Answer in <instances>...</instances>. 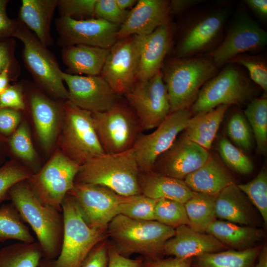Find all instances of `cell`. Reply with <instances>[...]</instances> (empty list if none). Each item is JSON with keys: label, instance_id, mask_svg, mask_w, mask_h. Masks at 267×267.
Here are the masks:
<instances>
[{"label": "cell", "instance_id": "obj_27", "mask_svg": "<svg viewBox=\"0 0 267 267\" xmlns=\"http://www.w3.org/2000/svg\"><path fill=\"white\" fill-rule=\"evenodd\" d=\"M138 183L141 194L154 199H166L184 204L194 193L183 180L153 171L140 172Z\"/></svg>", "mask_w": 267, "mask_h": 267}, {"label": "cell", "instance_id": "obj_18", "mask_svg": "<svg viewBox=\"0 0 267 267\" xmlns=\"http://www.w3.org/2000/svg\"><path fill=\"white\" fill-rule=\"evenodd\" d=\"M27 90V101L39 141L50 151L58 139L63 116V103L44 94L29 82H21Z\"/></svg>", "mask_w": 267, "mask_h": 267}, {"label": "cell", "instance_id": "obj_46", "mask_svg": "<svg viewBox=\"0 0 267 267\" xmlns=\"http://www.w3.org/2000/svg\"><path fill=\"white\" fill-rule=\"evenodd\" d=\"M26 106L24 88L22 82L9 85L0 94V108L23 110Z\"/></svg>", "mask_w": 267, "mask_h": 267}, {"label": "cell", "instance_id": "obj_39", "mask_svg": "<svg viewBox=\"0 0 267 267\" xmlns=\"http://www.w3.org/2000/svg\"><path fill=\"white\" fill-rule=\"evenodd\" d=\"M155 221L175 229L189 224L184 204L174 200L158 199L155 209Z\"/></svg>", "mask_w": 267, "mask_h": 267}, {"label": "cell", "instance_id": "obj_43", "mask_svg": "<svg viewBox=\"0 0 267 267\" xmlns=\"http://www.w3.org/2000/svg\"><path fill=\"white\" fill-rule=\"evenodd\" d=\"M228 63L242 65L246 68L248 71L250 80L267 93V65L263 59L258 56L241 54L231 59Z\"/></svg>", "mask_w": 267, "mask_h": 267}, {"label": "cell", "instance_id": "obj_4", "mask_svg": "<svg viewBox=\"0 0 267 267\" xmlns=\"http://www.w3.org/2000/svg\"><path fill=\"white\" fill-rule=\"evenodd\" d=\"M109 235L120 254L154 255L162 253L165 242L174 236L175 229L156 221L115 216L108 224Z\"/></svg>", "mask_w": 267, "mask_h": 267}, {"label": "cell", "instance_id": "obj_23", "mask_svg": "<svg viewBox=\"0 0 267 267\" xmlns=\"http://www.w3.org/2000/svg\"><path fill=\"white\" fill-rule=\"evenodd\" d=\"M228 249L212 235L197 232L183 225L175 228L174 236L165 242L162 253L185 259Z\"/></svg>", "mask_w": 267, "mask_h": 267}, {"label": "cell", "instance_id": "obj_56", "mask_svg": "<svg viewBox=\"0 0 267 267\" xmlns=\"http://www.w3.org/2000/svg\"><path fill=\"white\" fill-rule=\"evenodd\" d=\"M257 262L254 264L253 267H267V247L264 245L261 247L257 259Z\"/></svg>", "mask_w": 267, "mask_h": 267}, {"label": "cell", "instance_id": "obj_16", "mask_svg": "<svg viewBox=\"0 0 267 267\" xmlns=\"http://www.w3.org/2000/svg\"><path fill=\"white\" fill-rule=\"evenodd\" d=\"M55 26L58 44L62 47L85 44L109 49L117 41L120 25L95 17L77 19L60 16L55 20Z\"/></svg>", "mask_w": 267, "mask_h": 267}, {"label": "cell", "instance_id": "obj_30", "mask_svg": "<svg viewBox=\"0 0 267 267\" xmlns=\"http://www.w3.org/2000/svg\"><path fill=\"white\" fill-rule=\"evenodd\" d=\"M229 107L221 105L208 112L191 116L183 133L189 139L208 150Z\"/></svg>", "mask_w": 267, "mask_h": 267}, {"label": "cell", "instance_id": "obj_28", "mask_svg": "<svg viewBox=\"0 0 267 267\" xmlns=\"http://www.w3.org/2000/svg\"><path fill=\"white\" fill-rule=\"evenodd\" d=\"M108 52L109 49L76 44L63 47L61 58L68 74L99 76Z\"/></svg>", "mask_w": 267, "mask_h": 267}, {"label": "cell", "instance_id": "obj_21", "mask_svg": "<svg viewBox=\"0 0 267 267\" xmlns=\"http://www.w3.org/2000/svg\"><path fill=\"white\" fill-rule=\"evenodd\" d=\"M175 29L170 21L149 34L135 35L139 53L137 82L149 79L161 70L171 49Z\"/></svg>", "mask_w": 267, "mask_h": 267}, {"label": "cell", "instance_id": "obj_52", "mask_svg": "<svg viewBox=\"0 0 267 267\" xmlns=\"http://www.w3.org/2000/svg\"><path fill=\"white\" fill-rule=\"evenodd\" d=\"M192 258L171 257L148 262L146 267H191Z\"/></svg>", "mask_w": 267, "mask_h": 267}, {"label": "cell", "instance_id": "obj_49", "mask_svg": "<svg viewBox=\"0 0 267 267\" xmlns=\"http://www.w3.org/2000/svg\"><path fill=\"white\" fill-rule=\"evenodd\" d=\"M97 245L89 253L80 267H107L108 253L106 246L104 244Z\"/></svg>", "mask_w": 267, "mask_h": 267}, {"label": "cell", "instance_id": "obj_26", "mask_svg": "<svg viewBox=\"0 0 267 267\" xmlns=\"http://www.w3.org/2000/svg\"><path fill=\"white\" fill-rule=\"evenodd\" d=\"M215 212L217 218L241 225L253 226L256 222L249 201L235 183L216 196Z\"/></svg>", "mask_w": 267, "mask_h": 267}, {"label": "cell", "instance_id": "obj_25", "mask_svg": "<svg viewBox=\"0 0 267 267\" xmlns=\"http://www.w3.org/2000/svg\"><path fill=\"white\" fill-rule=\"evenodd\" d=\"M183 180L193 192L215 197L224 188L235 183L225 166L211 154L201 167L188 175Z\"/></svg>", "mask_w": 267, "mask_h": 267}, {"label": "cell", "instance_id": "obj_32", "mask_svg": "<svg viewBox=\"0 0 267 267\" xmlns=\"http://www.w3.org/2000/svg\"><path fill=\"white\" fill-rule=\"evenodd\" d=\"M44 258L38 242H19L0 248V267H38Z\"/></svg>", "mask_w": 267, "mask_h": 267}, {"label": "cell", "instance_id": "obj_47", "mask_svg": "<svg viewBox=\"0 0 267 267\" xmlns=\"http://www.w3.org/2000/svg\"><path fill=\"white\" fill-rule=\"evenodd\" d=\"M21 119L20 111L0 108V133L11 135L19 126Z\"/></svg>", "mask_w": 267, "mask_h": 267}, {"label": "cell", "instance_id": "obj_37", "mask_svg": "<svg viewBox=\"0 0 267 267\" xmlns=\"http://www.w3.org/2000/svg\"><path fill=\"white\" fill-rule=\"evenodd\" d=\"M9 145L13 154L32 168L33 174L38 172L35 165L37 154L32 143L29 127L26 122L20 123L11 135Z\"/></svg>", "mask_w": 267, "mask_h": 267}, {"label": "cell", "instance_id": "obj_58", "mask_svg": "<svg viewBox=\"0 0 267 267\" xmlns=\"http://www.w3.org/2000/svg\"><path fill=\"white\" fill-rule=\"evenodd\" d=\"M38 267H56L54 260L43 258L40 262Z\"/></svg>", "mask_w": 267, "mask_h": 267}, {"label": "cell", "instance_id": "obj_11", "mask_svg": "<svg viewBox=\"0 0 267 267\" xmlns=\"http://www.w3.org/2000/svg\"><path fill=\"white\" fill-rule=\"evenodd\" d=\"M228 10L218 8L196 13L184 24L175 50V58H183L214 49L221 39Z\"/></svg>", "mask_w": 267, "mask_h": 267}, {"label": "cell", "instance_id": "obj_36", "mask_svg": "<svg viewBox=\"0 0 267 267\" xmlns=\"http://www.w3.org/2000/svg\"><path fill=\"white\" fill-rule=\"evenodd\" d=\"M217 150L224 165L233 171L246 175L254 170V164L251 159L226 137L220 138Z\"/></svg>", "mask_w": 267, "mask_h": 267}, {"label": "cell", "instance_id": "obj_51", "mask_svg": "<svg viewBox=\"0 0 267 267\" xmlns=\"http://www.w3.org/2000/svg\"><path fill=\"white\" fill-rule=\"evenodd\" d=\"M141 266L140 261L126 258L115 250H112L108 254L107 267H141Z\"/></svg>", "mask_w": 267, "mask_h": 267}, {"label": "cell", "instance_id": "obj_50", "mask_svg": "<svg viewBox=\"0 0 267 267\" xmlns=\"http://www.w3.org/2000/svg\"><path fill=\"white\" fill-rule=\"evenodd\" d=\"M14 41L11 39H0V71L11 68L16 62L14 56Z\"/></svg>", "mask_w": 267, "mask_h": 267}, {"label": "cell", "instance_id": "obj_24", "mask_svg": "<svg viewBox=\"0 0 267 267\" xmlns=\"http://www.w3.org/2000/svg\"><path fill=\"white\" fill-rule=\"evenodd\" d=\"M59 0H22L18 20L44 46L53 43L51 35V20Z\"/></svg>", "mask_w": 267, "mask_h": 267}, {"label": "cell", "instance_id": "obj_53", "mask_svg": "<svg viewBox=\"0 0 267 267\" xmlns=\"http://www.w3.org/2000/svg\"><path fill=\"white\" fill-rule=\"evenodd\" d=\"M199 0H172L169 1L170 15H178L182 14L186 10L202 2Z\"/></svg>", "mask_w": 267, "mask_h": 267}, {"label": "cell", "instance_id": "obj_41", "mask_svg": "<svg viewBox=\"0 0 267 267\" xmlns=\"http://www.w3.org/2000/svg\"><path fill=\"white\" fill-rule=\"evenodd\" d=\"M227 134L237 147L249 151L253 146V134L244 115L235 112L230 117L227 125Z\"/></svg>", "mask_w": 267, "mask_h": 267}, {"label": "cell", "instance_id": "obj_13", "mask_svg": "<svg viewBox=\"0 0 267 267\" xmlns=\"http://www.w3.org/2000/svg\"><path fill=\"white\" fill-rule=\"evenodd\" d=\"M68 194L74 199L86 223L91 227L104 229L119 215L127 197L99 185L75 182Z\"/></svg>", "mask_w": 267, "mask_h": 267}, {"label": "cell", "instance_id": "obj_20", "mask_svg": "<svg viewBox=\"0 0 267 267\" xmlns=\"http://www.w3.org/2000/svg\"><path fill=\"white\" fill-rule=\"evenodd\" d=\"M60 75L68 87V100L92 113L109 109L119 96L100 75H76L62 71Z\"/></svg>", "mask_w": 267, "mask_h": 267}, {"label": "cell", "instance_id": "obj_1", "mask_svg": "<svg viewBox=\"0 0 267 267\" xmlns=\"http://www.w3.org/2000/svg\"><path fill=\"white\" fill-rule=\"evenodd\" d=\"M8 197L23 221L35 234L44 258L56 259L62 242V212L42 202L27 180L15 184L10 189Z\"/></svg>", "mask_w": 267, "mask_h": 267}, {"label": "cell", "instance_id": "obj_44", "mask_svg": "<svg viewBox=\"0 0 267 267\" xmlns=\"http://www.w3.org/2000/svg\"><path fill=\"white\" fill-rule=\"evenodd\" d=\"M97 0H59L58 8L60 16L94 17Z\"/></svg>", "mask_w": 267, "mask_h": 267}, {"label": "cell", "instance_id": "obj_55", "mask_svg": "<svg viewBox=\"0 0 267 267\" xmlns=\"http://www.w3.org/2000/svg\"><path fill=\"white\" fill-rule=\"evenodd\" d=\"M11 68H6L0 71V94L9 85Z\"/></svg>", "mask_w": 267, "mask_h": 267}, {"label": "cell", "instance_id": "obj_2", "mask_svg": "<svg viewBox=\"0 0 267 267\" xmlns=\"http://www.w3.org/2000/svg\"><path fill=\"white\" fill-rule=\"evenodd\" d=\"M131 148L116 154H103L80 166L75 182L99 185L128 197L140 194V173Z\"/></svg>", "mask_w": 267, "mask_h": 267}, {"label": "cell", "instance_id": "obj_7", "mask_svg": "<svg viewBox=\"0 0 267 267\" xmlns=\"http://www.w3.org/2000/svg\"><path fill=\"white\" fill-rule=\"evenodd\" d=\"M13 37L23 44L22 59L36 86L55 99L68 100V91L60 75L62 70L54 55L20 21Z\"/></svg>", "mask_w": 267, "mask_h": 267}, {"label": "cell", "instance_id": "obj_14", "mask_svg": "<svg viewBox=\"0 0 267 267\" xmlns=\"http://www.w3.org/2000/svg\"><path fill=\"white\" fill-rule=\"evenodd\" d=\"M191 116L190 109L171 112L154 131L139 136L133 148L140 172L152 170L158 157L173 145Z\"/></svg>", "mask_w": 267, "mask_h": 267}, {"label": "cell", "instance_id": "obj_10", "mask_svg": "<svg viewBox=\"0 0 267 267\" xmlns=\"http://www.w3.org/2000/svg\"><path fill=\"white\" fill-rule=\"evenodd\" d=\"M80 167L57 149L27 181L42 202L62 212V202L74 186Z\"/></svg>", "mask_w": 267, "mask_h": 267}, {"label": "cell", "instance_id": "obj_33", "mask_svg": "<svg viewBox=\"0 0 267 267\" xmlns=\"http://www.w3.org/2000/svg\"><path fill=\"white\" fill-rule=\"evenodd\" d=\"M216 198L194 192L184 204L191 228L197 232L205 233L208 225L216 220Z\"/></svg>", "mask_w": 267, "mask_h": 267}, {"label": "cell", "instance_id": "obj_54", "mask_svg": "<svg viewBox=\"0 0 267 267\" xmlns=\"http://www.w3.org/2000/svg\"><path fill=\"white\" fill-rule=\"evenodd\" d=\"M243 1L258 18L263 21L267 20V0H245Z\"/></svg>", "mask_w": 267, "mask_h": 267}, {"label": "cell", "instance_id": "obj_9", "mask_svg": "<svg viewBox=\"0 0 267 267\" xmlns=\"http://www.w3.org/2000/svg\"><path fill=\"white\" fill-rule=\"evenodd\" d=\"M250 80L237 64H227L202 86L190 107L192 115L208 112L221 105H240L250 100L254 94Z\"/></svg>", "mask_w": 267, "mask_h": 267}, {"label": "cell", "instance_id": "obj_17", "mask_svg": "<svg viewBox=\"0 0 267 267\" xmlns=\"http://www.w3.org/2000/svg\"><path fill=\"white\" fill-rule=\"evenodd\" d=\"M138 56L135 35L117 41L109 49L100 75L117 95L124 96L137 82Z\"/></svg>", "mask_w": 267, "mask_h": 267}, {"label": "cell", "instance_id": "obj_22", "mask_svg": "<svg viewBox=\"0 0 267 267\" xmlns=\"http://www.w3.org/2000/svg\"><path fill=\"white\" fill-rule=\"evenodd\" d=\"M169 0H139L120 26L117 40L145 35L170 21Z\"/></svg>", "mask_w": 267, "mask_h": 267}, {"label": "cell", "instance_id": "obj_42", "mask_svg": "<svg viewBox=\"0 0 267 267\" xmlns=\"http://www.w3.org/2000/svg\"><path fill=\"white\" fill-rule=\"evenodd\" d=\"M32 174L28 168L15 162L0 167V204L9 200L8 192L15 184L28 179Z\"/></svg>", "mask_w": 267, "mask_h": 267}, {"label": "cell", "instance_id": "obj_8", "mask_svg": "<svg viewBox=\"0 0 267 267\" xmlns=\"http://www.w3.org/2000/svg\"><path fill=\"white\" fill-rule=\"evenodd\" d=\"M92 113L94 127L105 154L132 148L143 134L137 117L126 100L118 98L109 109Z\"/></svg>", "mask_w": 267, "mask_h": 267}, {"label": "cell", "instance_id": "obj_3", "mask_svg": "<svg viewBox=\"0 0 267 267\" xmlns=\"http://www.w3.org/2000/svg\"><path fill=\"white\" fill-rule=\"evenodd\" d=\"M218 68L206 55L169 60L162 72L171 112L189 109L202 86L217 74Z\"/></svg>", "mask_w": 267, "mask_h": 267}, {"label": "cell", "instance_id": "obj_12", "mask_svg": "<svg viewBox=\"0 0 267 267\" xmlns=\"http://www.w3.org/2000/svg\"><path fill=\"white\" fill-rule=\"evenodd\" d=\"M124 96L143 131L156 128L171 113L162 70L149 79L137 82Z\"/></svg>", "mask_w": 267, "mask_h": 267}, {"label": "cell", "instance_id": "obj_35", "mask_svg": "<svg viewBox=\"0 0 267 267\" xmlns=\"http://www.w3.org/2000/svg\"><path fill=\"white\" fill-rule=\"evenodd\" d=\"M257 145L258 154L265 155L267 151V98H254L244 111Z\"/></svg>", "mask_w": 267, "mask_h": 267}, {"label": "cell", "instance_id": "obj_31", "mask_svg": "<svg viewBox=\"0 0 267 267\" xmlns=\"http://www.w3.org/2000/svg\"><path fill=\"white\" fill-rule=\"evenodd\" d=\"M262 247L244 250L228 249L192 258L191 267H253Z\"/></svg>", "mask_w": 267, "mask_h": 267}, {"label": "cell", "instance_id": "obj_19", "mask_svg": "<svg viewBox=\"0 0 267 267\" xmlns=\"http://www.w3.org/2000/svg\"><path fill=\"white\" fill-rule=\"evenodd\" d=\"M210 155L208 150L189 139L182 133L173 145L158 157L152 171L183 180L201 167Z\"/></svg>", "mask_w": 267, "mask_h": 267}, {"label": "cell", "instance_id": "obj_57", "mask_svg": "<svg viewBox=\"0 0 267 267\" xmlns=\"http://www.w3.org/2000/svg\"><path fill=\"white\" fill-rule=\"evenodd\" d=\"M137 1L135 0H115L119 7L124 10H128L127 9L134 7Z\"/></svg>", "mask_w": 267, "mask_h": 267}, {"label": "cell", "instance_id": "obj_29", "mask_svg": "<svg viewBox=\"0 0 267 267\" xmlns=\"http://www.w3.org/2000/svg\"><path fill=\"white\" fill-rule=\"evenodd\" d=\"M205 233L212 235L229 249L235 250L253 248L265 236L264 231L260 228L222 220L211 222Z\"/></svg>", "mask_w": 267, "mask_h": 267}, {"label": "cell", "instance_id": "obj_34", "mask_svg": "<svg viewBox=\"0 0 267 267\" xmlns=\"http://www.w3.org/2000/svg\"><path fill=\"white\" fill-rule=\"evenodd\" d=\"M8 240L32 243L35 238L11 203L0 206V243Z\"/></svg>", "mask_w": 267, "mask_h": 267}, {"label": "cell", "instance_id": "obj_6", "mask_svg": "<svg viewBox=\"0 0 267 267\" xmlns=\"http://www.w3.org/2000/svg\"><path fill=\"white\" fill-rule=\"evenodd\" d=\"M63 233L60 254L54 260L56 267H80L91 251L104 237V229L91 227L83 219L69 194L62 204Z\"/></svg>", "mask_w": 267, "mask_h": 267}, {"label": "cell", "instance_id": "obj_15", "mask_svg": "<svg viewBox=\"0 0 267 267\" xmlns=\"http://www.w3.org/2000/svg\"><path fill=\"white\" fill-rule=\"evenodd\" d=\"M267 43V32L248 15L240 13L222 41L205 55L219 67L245 52L260 50Z\"/></svg>", "mask_w": 267, "mask_h": 267}, {"label": "cell", "instance_id": "obj_5", "mask_svg": "<svg viewBox=\"0 0 267 267\" xmlns=\"http://www.w3.org/2000/svg\"><path fill=\"white\" fill-rule=\"evenodd\" d=\"M58 138V148L80 166L104 154L95 130L92 112L67 100Z\"/></svg>", "mask_w": 267, "mask_h": 267}, {"label": "cell", "instance_id": "obj_40", "mask_svg": "<svg viewBox=\"0 0 267 267\" xmlns=\"http://www.w3.org/2000/svg\"><path fill=\"white\" fill-rule=\"evenodd\" d=\"M158 200L141 194L128 196L121 206L119 215L135 220L155 221V209Z\"/></svg>", "mask_w": 267, "mask_h": 267}, {"label": "cell", "instance_id": "obj_38", "mask_svg": "<svg viewBox=\"0 0 267 267\" xmlns=\"http://www.w3.org/2000/svg\"><path fill=\"white\" fill-rule=\"evenodd\" d=\"M259 212L264 223H267V172L262 169L251 181L237 184Z\"/></svg>", "mask_w": 267, "mask_h": 267}, {"label": "cell", "instance_id": "obj_48", "mask_svg": "<svg viewBox=\"0 0 267 267\" xmlns=\"http://www.w3.org/2000/svg\"><path fill=\"white\" fill-rule=\"evenodd\" d=\"M7 0H0V39L13 37L19 23L17 19H10L6 13Z\"/></svg>", "mask_w": 267, "mask_h": 267}, {"label": "cell", "instance_id": "obj_45", "mask_svg": "<svg viewBox=\"0 0 267 267\" xmlns=\"http://www.w3.org/2000/svg\"><path fill=\"white\" fill-rule=\"evenodd\" d=\"M129 12V10L120 9L115 0H97L95 5L94 17L121 25L127 18Z\"/></svg>", "mask_w": 267, "mask_h": 267}]
</instances>
